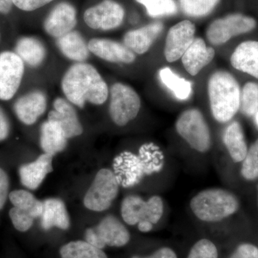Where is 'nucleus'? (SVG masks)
<instances>
[{
	"mask_svg": "<svg viewBox=\"0 0 258 258\" xmlns=\"http://www.w3.org/2000/svg\"><path fill=\"white\" fill-rule=\"evenodd\" d=\"M10 181L8 174L0 168V210L4 208L9 198Z\"/></svg>",
	"mask_w": 258,
	"mask_h": 258,
	"instance_id": "37",
	"label": "nucleus"
},
{
	"mask_svg": "<svg viewBox=\"0 0 258 258\" xmlns=\"http://www.w3.org/2000/svg\"><path fill=\"white\" fill-rule=\"evenodd\" d=\"M25 62L15 52H0V100H11L20 88Z\"/></svg>",
	"mask_w": 258,
	"mask_h": 258,
	"instance_id": "11",
	"label": "nucleus"
},
{
	"mask_svg": "<svg viewBox=\"0 0 258 258\" xmlns=\"http://www.w3.org/2000/svg\"><path fill=\"white\" fill-rule=\"evenodd\" d=\"M141 99L135 90L122 83H114L110 89L109 114L113 123L124 126L138 115Z\"/></svg>",
	"mask_w": 258,
	"mask_h": 258,
	"instance_id": "7",
	"label": "nucleus"
},
{
	"mask_svg": "<svg viewBox=\"0 0 258 258\" xmlns=\"http://www.w3.org/2000/svg\"><path fill=\"white\" fill-rule=\"evenodd\" d=\"M13 206L28 212L34 219L40 218L43 211V203L26 190H15L9 194Z\"/></svg>",
	"mask_w": 258,
	"mask_h": 258,
	"instance_id": "28",
	"label": "nucleus"
},
{
	"mask_svg": "<svg viewBox=\"0 0 258 258\" xmlns=\"http://www.w3.org/2000/svg\"><path fill=\"white\" fill-rule=\"evenodd\" d=\"M13 5V0H0V13L3 15L9 14Z\"/></svg>",
	"mask_w": 258,
	"mask_h": 258,
	"instance_id": "40",
	"label": "nucleus"
},
{
	"mask_svg": "<svg viewBox=\"0 0 258 258\" xmlns=\"http://www.w3.org/2000/svg\"><path fill=\"white\" fill-rule=\"evenodd\" d=\"M159 76L163 84L171 91L177 99L184 101L191 96L192 91L191 82L179 77L169 68L161 69Z\"/></svg>",
	"mask_w": 258,
	"mask_h": 258,
	"instance_id": "27",
	"label": "nucleus"
},
{
	"mask_svg": "<svg viewBox=\"0 0 258 258\" xmlns=\"http://www.w3.org/2000/svg\"><path fill=\"white\" fill-rule=\"evenodd\" d=\"M240 208L233 193L220 188L203 190L190 202V208L199 220L217 222L234 215Z\"/></svg>",
	"mask_w": 258,
	"mask_h": 258,
	"instance_id": "3",
	"label": "nucleus"
},
{
	"mask_svg": "<svg viewBox=\"0 0 258 258\" xmlns=\"http://www.w3.org/2000/svg\"><path fill=\"white\" fill-rule=\"evenodd\" d=\"M186 258H218V251L212 241L202 239L194 244Z\"/></svg>",
	"mask_w": 258,
	"mask_h": 258,
	"instance_id": "33",
	"label": "nucleus"
},
{
	"mask_svg": "<svg viewBox=\"0 0 258 258\" xmlns=\"http://www.w3.org/2000/svg\"><path fill=\"white\" fill-rule=\"evenodd\" d=\"M47 119L57 122L69 139L79 137L83 133V125L76 110L72 103L64 98H56L53 109L49 113Z\"/></svg>",
	"mask_w": 258,
	"mask_h": 258,
	"instance_id": "16",
	"label": "nucleus"
},
{
	"mask_svg": "<svg viewBox=\"0 0 258 258\" xmlns=\"http://www.w3.org/2000/svg\"><path fill=\"white\" fill-rule=\"evenodd\" d=\"M222 139L232 161L235 163L242 162L248 149L240 123L232 121L227 125Z\"/></svg>",
	"mask_w": 258,
	"mask_h": 258,
	"instance_id": "25",
	"label": "nucleus"
},
{
	"mask_svg": "<svg viewBox=\"0 0 258 258\" xmlns=\"http://www.w3.org/2000/svg\"><path fill=\"white\" fill-rule=\"evenodd\" d=\"M229 258H258V248L254 244H241Z\"/></svg>",
	"mask_w": 258,
	"mask_h": 258,
	"instance_id": "36",
	"label": "nucleus"
},
{
	"mask_svg": "<svg viewBox=\"0 0 258 258\" xmlns=\"http://www.w3.org/2000/svg\"><path fill=\"white\" fill-rule=\"evenodd\" d=\"M54 0H13L14 6L24 12H33L53 2Z\"/></svg>",
	"mask_w": 258,
	"mask_h": 258,
	"instance_id": "35",
	"label": "nucleus"
},
{
	"mask_svg": "<svg viewBox=\"0 0 258 258\" xmlns=\"http://www.w3.org/2000/svg\"><path fill=\"white\" fill-rule=\"evenodd\" d=\"M208 96L214 118L227 123L240 110V88L235 78L227 71H218L208 81Z\"/></svg>",
	"mask_w": 258,
	"mask_h": 258,
	"instance_id": "2",
	"label": "nucleus"
},
{
	"mask_svg": "<svg viewBox=\"0 0 258 258\" xmlns=\"http://www.w3.org/2000/svg\"><path fill=\"white\" fill-rule=\"evenodd\" d=\"M13 225L19 232H25L31 228L33 225V218L28 212L13 207L9 212Z\"/></svg>",
	"mask_w": 258,
	"mask_h": 258,
	"instance_id": "34",
	"label": "nucleus"
},
{
	"mask_svg": "<svg viewBox=\"0 0 258 258\" xmlns=\"http://www.w3.org/2000/svg\"><path fill=\"white\" fill-rule=\"evenodd\" d=\"M68 140L60 125L54 120L47 119L40 128V144L44 153L55 155L67 147Z\"/></svg>",
	"mask_w": 258,
	"mask_h": 258,
	"instance_id": "23",
	"label": "nucleus"
},
{
	"mask_svg": "<svg viewBox=\"0 0 258 258\" xmlns=\"http://www.w3.org/2000/svg\"><path fill=\"white\" fill-rule=\"evenodd\" d=\"M232 67L258 79V41L240 44L231 55Z\"/></svg>",
	"mask_w": 258,
	"mask_h": 258,
	"instance_id": "21",
	"label": "nucleus"
},
{
	"mask_svg": "<svg viewBox=\"0 0 258 258\" xmlns=\"http://www.w3.org/2000/svg\"><path fill=\"white\" fill-rule=\"evenodd\" d=\"M175 128L180 137L197 152L205 153L211 148L210 128L198 109L191 108L181 113L176 120Z\"/></svg>",
	"mask_w": 258,
	"mask_h": 258,
	"instance_id": "5",
	"label": "nucleus"
},
{
	"mask_svg": "<svg viewBox=\"0 0 258 258\" xmlns=\"http://www.w3.org/2000/svg\"><path fill=\"white\" fill-rule=\"evenodd\" d=\"M47 96L41 91L25 93L15 101L14 111L18 119L24 124L36 123L47 109Z\"/></svg>",
	"mask_w": 258,
	"mask_h": 258,
	"instance_id": "14",
	"label": "nucleus"
},
{
	"mask_svg": "<svg viewBox=\"0 0 258 258\" xmlns=\"http://www.w3.org/2000/svg\"><path fill=\"white\" fill-rule=\"evenodd\" d=\"M120 212L125 223L137 225L141 232H149L162 217L164 203L162 198L157 195L148 200L136 195H129L123 199Z\"/></svg>",
	"mask_w": 258,
	"mask_h": 258,
	"instance_id": "4",
	"label": "nucleus"
},
{
	"mask_svg": "<svg viewBox=\"0 0 258 258\" xmlns=\"http://www.w3.org/2000/svg\"><path fill=\"white\" fill-rule=\"evenodd\" d=\"M255 121L256 123H257V125H258V111L255 113Z\"/></svg>",
	"mask_w": 258,
	"mask_h": 258,
	"instance_id": "41",
	"label": "nucleus"
},
{
	"mask_svg": "<svg viewBox=\"0 0 258 258\" xmlns=\"http://www.w3.org/2000/svg\"><path fill=\"white\" fill-rule=\"evenodd\" d=\"M240 111L247 116H252L258 111V83L249 82L240 93Z\"/></svg>",
	"mask_w": 258,
	"mask_h": 258,
	"instance_id": "31",
	"label": "nucleus"
},
{
	"mask_svg": "<svg viewBox=\"0 0 258 258\" xmlns=\"http://www.w3.org/2000/svg\"><path fill=\"white\" fill-rule=\"evenodd\" d=\"M256 25L254 18L242 14H231L214 20L209 25L206 36L212 45H220L233 37L252 31Z\"/></svg>",
	"mask_w": 258,
	"mask_h": 258,
	"instance_id": "9",
	"label": "nucleus"
},
{
	"mask_svg": "<svg viewBox=\"0 0 258 258\" xmlns=\"http://www.w3.org/2000/svg\"><path fill=\"white\" fill-rule=\"evenodd\" d=\"M77 23L76 7L70 2L62 1L55 5L47 15L43 28L47 35L57 39L74 30Z\"/></svg>",
	"mask_w": 258,
	"mask_h": 258,
	"instance_id": "12",
	"label": "nucleus"
},
{
	"mask_svg": "<svg viewBox=\"0 0 258 258\" xmlns=\"http://www.w3.org/2000/svg\"><path fill=\"white\" fill-rule=\"evenodd\" d=\"M10 132L9 120L6 113L0 106V142L8 138Z\"/></svg>",
	"mask_w": 258,
	"mask_h": 258,
	"instance_id": "38",
	"label": "nucleus"
},
{
	"mask_svg": "<svg viewBox=\"0 0 258 258\" xmlns=\"http://www.w3.org/2000/svg\"><path fill=\"white\" fill-rule=\"evenodd\" d=\"M56 45L66 58L76 62H85L91 52L84 37L76 30L57 38Z\"/></svg>",
	"mask_w": 258,
	"mask_h": 258,
	"instance_id": "22",
	"label": "nucleus"
},
{
	"mask_svg": "<svg viewBox=\"0 0 258 258\" xmlns=\"http://www.w3.org/2000/svg\"><path fill=\"white\" fill-rule=\"evenodd\" d=\"M52 157L44 153L36 160L20 166L19 174L23 186L29 189L36 190L52 171Z\"/></svg>",
	"mask_w": 258,
	"mask_h": 258,
	"instance_id": "18",
	"label": "nucleus"
},
{
	"mask_svg": "<svg viewBox=\"0 0 258 258\" xmlns=\"http://www.w3.org/2000/svg\"><path fill=\"white\" fill-rule=\"evenodd\" d=\"M143 5L147 15L152 18L171 16L177 13L178 8L174 0H135Z\"/></svg>",
	"mask_w": 258,
	"mask_h": 258,
	"instance_id": "30",
	"label": "nucleus"
},
{
	"mask_svg": "<svg viewBox=\"0 0 258 258\" xmlns=\"http://www.w3.org/2000/svg\"><path fill=\"white\" fill-rule=\"evenodd\" d=\"M164 30V24L154 22L136 30L127 32L123 36V44L134 53L143 55L149 51L156 39Z\"/></svg>",
	"mask_w": 258,
	"mask_h": 258,
	"instance_id": "17",
	"label": "nucleus"
},
{
	"mask_svg": "<svg viewBox=\"0 0 258 258\" xmlns=\"http://www.w3.org/2000/svg\"><path fill=\"white\" fill-rule=\"evenodd\" d=\"M131 258H177L176 252L169 247H161L149 256L134 255Z\"/></svg>",
	"mask_w": 258,
	"mask_h": 258,
	"instance_id": "39",
	"label": "nucleus"
},
{
	"mask_svg": "<svg viewBox=\"0 0 258 258\" xmlns=\"http://www.w3.org/2000/svg\"><path fill=\"white\" fill-rule=\"evenodd\" d=\"M61 88L66 99L83 108L86 103L100 106L108 99V86L98 70L87 62L71 66L61 81Z\"/></svg>",
	"mask_w": 258,
	"mask_h": 258,
	"instance_id": "1",
	"label": "nucleus"
},
{
	"mask_svg": "<svg viewBox=\"0 0 258 258\" xmlns=\"http://www.w3.org/2000/svg\"><path fill=\"white\" fill-rule=\"evenodd\" d=\"M181 11L191 18H203L215 10L220 0H178Z\"/></svg>",
	"mask_w": 258,
	"mask_h": 258,
	"instance_id": "29",
	"label": "nucleus"
},
{
	"mask_svg": "<svg viewBox=\"0 0 258 258\" xmlns=\"http://www.w3.org/2000/svg\"><path fill=\"white\" fill-rule=\"evenodd\" d=\"M241 175L247 181L258 179V139L247 150L242 161Z\"/></svg>",
	"mask_w": 258,
	"mask_h": 258,
	"instance_id": "32",
	"label": "nucleus"
},
{
	"mask_svg": "<svg viewBox=\"0 0 258 258\" xmlns=\"http://www.w3.org/2000/svg\"><path fill=\"white\" fill-rule=\"evenodd\" d=\"M196 28L189 20H183L168 31L164 53L169 62H175L181 58L195 40Z\"/></svg>",
	"mask_w": 258,
	"mask_h": 258,
	"instance_id": "13",
	"label": "nucleus"
},
{
	"mask_svg": "<svg viewBox=\"0 0 258 258\" xmlns=\"http://www.w3.org/2000/svg\"><path fill=\"white\" fill-rule=\"evenodd\" d=\"M125 10L115 0H102L85 10L83 21L91 29L108 31L118 28L123 23Z\"/></svg>",
	"mask_w": 258,
	"mask_h": 258,
	"instance_id": "10",
	"label": "nucleus"
},
{
	"mask_svg": "<svg viewBox=\"0 0 258 258\" xmlns=\"http://www.w3.org/2000/svg\"><path fill=\"white\" fill-rule=\"evenodd\" d=\"M61 258H108L103 249L86 240L71 241L59 250Z\"/></svg>",
	"mask_w": 258,
	"mask_h": 258,
	"instance_id": "26",
	"label": "nucleus"
},
{
	"mask_svg": "<svg viewBox=\"0 0 258 258\" xmlns=\"http://www.w3.org/2000/svg\"><path fill=\"white\" fill-rule=\"evenodd\" d=\"M215 55L214 48L207 46L203 38L197 37L181 57V62L185 70L195 76L212 62Z\"/></svg>",
	"mask_w": 258,
	"mask_h": 258,
	"instance_id": "19",
	"label": "nucleus"
},
{
	"mask_svg": "<svg viewBox=\"0 0 258 258\" xmlns=\"http://www.w3.org/2000/svg\"><path fill=\"white\" fill-rule=\"evenodd\" d=\"M90 52L102 60L115 63H132L136 55L124 44L106 38H93L88 42Z\"/></svg>",
	"mask_w": 258,
	"mask_h": 258,
	"instance_id": "15",
	"label": "nucleus"
},
{
	"mask_svg": "<svg viewBox=\"0 0 258 258\" xmlns=\"http://www.w3.org/2000/svg\"><path fill=\"white\" fill-rule=\"evenodd\" d=\"M43 211L40 220L44 230H50L53 227L66 230L71 225L70 217L63 201L57 198L44 200Z\"/></svg>",
	"mask_w": 258,
	"mask_h": 258,
	"instance_id": "20",
	"label": "nucleus"
},
{
	"mask_svg": "<svg viewBox=\"0 0 258 258\" xmlns=\"http://www.w3.org/2000/svg\"><path fill=\"white\" fill-rule=\"evenodd\" d=\"M119 185L114 173L102 169L97 173L92 184L83 199L88 210L94 212L106 211L118 196Z\"/></svg>",
	"mask_w": 258,
	"mask_h": 258,
	"instance_id": "6",
	"label": "nucleus"
},
{
	"mask_svg": "<svg viewBox=\"0 0 258 258\" xmlns=\"http://www.w3.org/2000/svg\"><path fill=\"white\" fill-rule=\"evenodd\" d=\"M130 239L125 226L113 215L105 217L98 225L87 229L85 232V240L102 249L106 247H123Z\"/></svg>",
	"mask_w": 258,
	"mask_h": 258,
	"instance_id": "8",
	"label": "nucleus"
},
{
	"mask_svg": "<svg viewBox=\"0 0 258 258\" xmlns=\"http://www.w3.org/2000/svg\"><path fill=\"white\" fill-rule=\"evenodd\" d=\"M15 50L23 62L32 68L39 67L47 55L45 45L35 37L25 36L19 39Z\"/></svg>",
	"mask_w": 258,
	"mask_h": 258,
	"instance_id": "24",
	"label": "nucleus"
},
{
	"mask_svg": "<svg viewBox=\"0 0 258 258\" xmlns=\"http://www.w3.org/2000/svg\"><path fill=\"white\" fill-rule=\"evenodd\" d=\"M257 206H258V186H257Z\"/></svg>",
	"mask_w": 258,
	"mask_h": 258,
	"instance_id": "42",
	"label": "nucleus"
}]
</instances>
